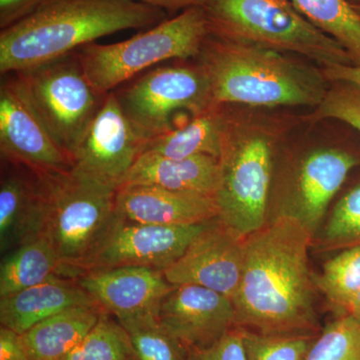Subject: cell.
Listing matches in <instances>:
<instances>
[{"instance_id": "ffe728a7", "label": "cell", "mask_w": 360, "mask_h": 360, "mask_svg": "<svg viewBox=\"0 0 360 360\" xmlns=\"http://www.w3.org/2000/svg\"><path fill=\"white\" fill-rule=\"evenodd\" d=\"M219 184V158L196 155L172 160L143 153L125 175L120 186H153L214 196Z\"/></svg>"}, {"instance_id": "7c38bea8", "label": "cell", "mask_w": 360, "mask_h": 360, "mask_svg": "<svg viewBox=\"0 0 360 360\" xmlns=\"http://www.w3.org/2000/svg\"><path fill=\"white\" fill-rule=\"evenodd\" d=\"M0 153L35 174L70 172L73 161L40 122L14 75L0 85Z\"/></svg>"}, {"instance_id": "3957f363", "label": "cell", "mask_w": 360, "mask_h": 360, "mask_svg": "<svg viewBox=\"0 0 360 360\" xmlns=\"http://www.w3.org/2000/svg\"><path fill=\"white\" fill-rule=\"evenodd\" d=\"M198 63L208 79L213 103L221 105L316 108L330 82L321 68L259 45L210 35Z\"/></svg>"}, {"instance_id": "5bb4252c", "label": "cell", "mask_w": 360, "mask_h": 360, "mask_svg": "<svg viewBox=\"0 0 360 360\" xmlns=\"http://www.w3.org/2000/svg\"><path fill=\"white\" fill-rule=\"evenodd\" d=\"M156 314L187 352L210 347L236 328L231 298L200 285H175L161 300Z\"/></svg>"}, {"instance_id": "6da1fadb", "label": "cell", "mask_w": 360, "mask_h": 360, "mask_svg": "<svg viewBox=\"0 0 360 360\" xmlns=\"http://www.w3.org/2000/svg\"><path fill=\"white\" fill-rule=\"evenodd\" d=\"M314 232L293 213L278 215L245 238L236 295V326L269 335H319L309 250Z\"/></svg>"}, {"instance_id": "52a82bcc", "label": "cell", "mask_w": 360, "mask_h": 360, "mask_svg": "<svg viewBox=\"0 0 360 360\" xmlns=\"http://www.w3.org/2000/svg\"><path fill=\"white\" fill-rule=\"evenodd\" d=\"M37 174L45 198L42 236L77 278L82 264L115 219L117 188L73 170Z\"/></svg>"}, {"instance_id": "1f68e13d", "label": "cell", "mask_w": 360, "mask_h": 360, "mask_svg": "<svg viewBox=\"0 0 360 360\" xmlns=\"http://www.w3.org/2000/svg\"><path fill=\"white\" fill-rule=\"evenodd\" d=\"M187 360H248L243 330L231 328L210 347L187 352Z\"/></svg>"}, {"instance_id": "d6a6232c", "label": "cell", "mask_w": 360, "mask_h": 360, "mask_svg": "<svg viewBox=\"0 0 360 360\" xmlns=\"http://www.w3.org/2000/svg\"><path fill=\"white\" fill-rule=\"evenodd\" d=\"M47 0H0V28L6 30L23 20Z\"/></svg>"}, {"instance_id": "4dcf8cb0", "label": "cell", "mask_w": 360, "mask_h": 360, "mask_svg": "<svg viewBox=\"0 0 360 360\" xmlns=\"http://www.w3.org/2000/svg\"><path fill=\"white\" fill-rule=\"evenodd\" d=\"M309 120H335L360 134V86L347 82H330L328 94Z\"/></svg>"}, {"instance_id": "d4e9b609", "label": "cell", "mask_w": 360, "mask_h": 360, "mask_svg": "<svg viewBox=\"0 0 360 360\" xmlns=\"http://www.w3.org/2000/svg\"><path fill=\"white\" fill-rule=\"evenodd\" d=\"M314 281L331 309L338 316L347 314L350 303L360 291V245L343 250L326 262Z\"/></svg>"}, {"instance_id": "ac0fdd59", "label": "cell", "mask_w": 360, "mask_h": 360, "mask_svg": "<svg viewBox=\"0 0 360 360\" xmlns=\"http://www.w3.org/2000/svg\"><path fill=\"white\" fill-rule=\"evenodd\" d=\"M45 198L39 176L28 169L2 174L0 184V251L4 255L44 234Z\"/></svg>"}, {"instance_id": "8d00e7d4", "label": "cell", "mask_w": 360, "mask_h": 360, "mask_svg": "<svg viewBox=\"0 0 360 360\" xmlns=\"http://www.w3.org/2000/svg\"><path fill=\"white\" fill-rule=\"evenodd\" d=\"M347 314L354 315L356 319H360V291L359 295L355 296L354 300L350 303L348 307Z\"/></svg>"}, {"instance_id": "2e32d148", "label": "cell", "mask_w": 360, "mask_h": 360, "mask_svg": "<svg viewBox=\"0 0 360 360\" xmlns=\"http://www.w3.org/2000/svg\"><path fill=\"white\" fill-rule=\"evenodd\" d=\"M116 213L137 224L180 226L205 224L219 217L214 196L170 191L153 186H120Z\"/></svg>"}, {"instance_id": "83f0119b", "label": "cell", "mask_w": 360, "mask_h": 360, "mask_svg": "<svg viewBox=\"0 0 360 360\" xmlns=\"http://www.w3.org/2000/svg\"><path fill=\"white\" fill-rule=\"evenodd\" d=\"M305 360H360V319L338 316L316 336Z\"/></svg>"}, {"instance_id": "9c48e42d", "label": "cell", "mask_w": 360, "mask_h": 360, "mask_svg": "<svg viewBox=\"0 0 360 360\" xmlns=\"http://www.w3.org/2000/svg\"><path fill=\"white\" fill-rule=\"evenodd\" d=\"M115 94L123 113L148 141L174 129L175 111L198 115L215 104L210 79L198 63L161 66Z\"/></svg>"}, {"instance_id": "e575fe53", "label": "cell", "mask_w": 360, "mask_h": 360, "mask_svg": "<svg viewBox=\"0 0 360 360\" xmlns=\"http://www.w3.org/2000/svg\"><path fill=\"white\" fill-rule=\"evenodd\" d=\"M328 82H347L360 86V66L333 65L322 68Z\"/></svg>"}, {"instance_id": "9a60e30c", "label": "cell", "mask_w": 360, "mask_h": 360, "mask_svg": "<svg viewBox=\"0 0 360 360\" xmlns=\"http://www.w3.org/2000/svg\"><path fill=\"white\" fill-rule=\"evenodd\" d=\"M75 281L116 319L158 311L161 300L175 286L168 283L162 270L144 266L86 270Z\"/></svg>"}, {"instance_id": "f1b7e54d", "label": "cell", "mask_w": 360, "mask_h": 360, "mask_svg": "<svg viewBox=\"0 0 360 360\" xmlns=\"http://www.w3.org/2000/svg\"><path fill=\"white\" fill-rule=\"evenodd\" d=\"M360 245V182L336 203L321 238L322 250H347Z\"/></svg>"}, {"instance_id": "484cf974", "label": "cell", "mask_w": 360, "mask_h": 360, "mask_svg": "<svg viewBox=\"0 0 360 360\" xmlns=\"http://www.w3.org/2000/svg\"><path fill=\"white\" fill-rule=\"evenodd\" d=\"M139 360H187L186 348L163 328L156 311L117 319Z\"/></svg>"}, {"instance_id": "8992f818", "label": "cell", "mask_w": 360, "mask_h": 360, "mask_svg": "<svg viewBox=\"0 0 360 360\" xmlns=\"http://www.w3.org/2000/svg\"><path fill=\"white\" fill-rule=\"evenodd\" d=\"M210 35L203 7H191L124 41L94 42L77 52L90 84L101 96H108L158 63L170 59L198 58Z\"/></svg>"}, {"instance_id": "8fae6325", "label": "cell", "mask_w": 360, "mask_h": 360, "mask_svg": "<svg viewBox=\"0 0 360 360\" xmlns=\"http://www.w3.org/2000/svg\"><path fill=\"white\" fill-rule=\"evenodd\" d=\"M148 142L123 113L115 91L110 92L73 158L72 170L118 189Z\"/></svg>"}, {"instance_id": "30bf717a", "label": "cell", "mask_w": 360, "mask_h": 360, "mask_svg": "<svg viewBox=\"0 0 360 360\" xmlns=\"http://www.w3.org/2000/svg\"><path fill=\"white\" fill-rule=\"evenodd\" d=\"M207 222L165 226L137 224L116 214L110 229L82 264V271L120 266H144L165 271L182 257Z\"/></svg>"}, {"instance_id": "cb8c5ba5", "label": "cell", "mask_w": 360, "mask_h": 360, "mask_svg": "<svg viewBox=\"0 0 360 360\" xmlns=\"http://www.w3.org/2000/svg\"><path fill=\"white\" fill-rule=\"evenodd\" d=\"M297 11L347 51L360 66V16L347 0H291Z\"/></svg>"}, {"instance_id": "d590c367", "label": "cell", "mask_w": 360, "mask_h": 360, "mask_svg": "<svg viewBox=\"0 0 360 360\" xmlns=\"http://www.w3.org/2000/svg\"><path fill=\"white\" fill-rule=\"evenodd\" d=\"M135 1L142 2V4H148L153 7L162 9L165 11H186L191 7L205 6L206 0H135Z\"/></svg>"}, {"instance_id": "4316f807", "label": "cell", "mask_w": 360, "mask_h": 360, "mask_svg": "<svg viewBox=\"0 0 360 360\" xmlns=\"http://www.w3.org/2000/svg\"><path fill=\"white\" fill-rule=\"evenodd\" d=\"M65 360H139L127 331L103 311L94 328Z\"/></svg>"}, {"instance_id": "7a4b0ae2", "label": "cell", "mask_w": 360, "mask_h": 360, "mask_svg": "<svg viewBox=\"0 0 360 360\" xmlns=\"http://www.w3.org/2000/svg\"><path fill=\"white\" fill-rule=\"evenodd\" d=\"M167 20L162 9L135 0H47L0 32V73L44 65L106 35Z\"/></svg>"}, {"instance_id": "e0dca14e", "label": "cell", "mask_w": 360, "mask_h": 360, "mask_svg": "<svg viewBox=\"0 0 360 360\" xmlns=\"http://www.w3.org/2000/svg\"><path fill=\"white\" fill-rule=\"evenodd\" d=\"M359 165V156L345 149H319L310 153L298 172L293 214L314 232L349 172Z\"/></svg>"}, {"instance_id": "d6986e66", "label": "cell", "mask_w": 360, "mask_h": 360, "mask_svg": "<svg viewBox=\"0 0 360 360\" xmlns=\"http://www.w3.org/2000/svg\"><path fill=\"white\" fill-rule=\"evenodd\" d=\"M97 305L75 279L54 277L0 297L1 326L23 335L35 324L71 307Z\"/></svg>"}, {"instance_id": "836d02e7", "label": "cell", "mask_w": 360, "mask_h": 360, "mask_svg": "<svg viewBox=\"0 0 360 360\" xmlns=\"http://www.w3.org/2000/svg\"><path fill=\"white\" fill-rule=\"evenodd\" d=\"M0 360H30L21 335L4 326L0 328Z\"/></svg>"}, {"instance_id": "f546056e", "label": "cell", "mask_w": 360, "mask_h": 360, "mask_svg": "<svg viewBox=\"0 0 360 360\" xmlns=\"http://www.w3.org/2000/svg\"><path fill=\"white\" fill-rule=\"evenodd\" d=\"M241 330L248 360H305L317 336L269 335Z\"/></svg>"}, {"instance_id": "44dd1931", "label": "cell", "mask_w": 360, "mask_h": 360, "mask_svg": "<svg viewBox=\"0 0 360 360\" xmlns=\"http://www.w3.org/2000/svg\"><path fill=\"white\" fill-rule=\"evenodd\" d=\"M103 312L98 305H82L35 324L20 335L30 359L65 360L94 328Z\"/></svg>"}, {"instance_id": "f35d334b", "label": "cell", "mask_w": 360, "mask_h": 360, "mask_svg": "<svg viewBox=\"0 0 360 360\" xmlns=\"http://www.w3.org/2000/svg\"><path fill=\"white\" fill-rule=\"evenodd\" d=\"M355 11H356L357 14L360 16V6H354Z\"/></svg>"}, {"instance_id": "5b68a950", "label": "cell", "mask_w": 360, "mask_h": 360, "mask_svg": "<svg viewBox=\"0 0 360 360\" xmlns=\"http://www.w3.org/2000/svg\"><path fill=\"white\" fill-rule=\"evenodd\" d=\"M202 7L212 37L297 54L321 68L354 65L347 51L291 0H206Z\"/></svg>"}, {"instance_id": "74e56055", "label": "cell", "mask_w": 360, "mask_h": 360, "mask_svg": "<svg viewBox=\"0 0 360 360\" xmlns=\"http://www.w3.org/2000/svg\"><path fill=\"white\" fill-rule=\"evenodd\" d=\"M352 6H360V0H347Z\"/></svg>"}, {"instance_id": "7402d4cb", "label": "cell", "mask_w": 360, "mask_h": 360, "mask_svg": "<svg viewBox=\"0 0 360 360\" xmlns=\"http://www.w3.org/2000/svg\"><path fill=\"white\" fill-rule=\"evenodd\" d=\"M54 277L75 279L58 252L41 236L6 253L0 265V297L14 295Z\"/></svg>"}, {"instance_id": "277c9868", "label": "cell", "mask_w": 360, "mask_h": 360, "mask_svg": "<svg viewBox=\"0 0 360 360\" xmlns=\"http://www.w3.org/2000/svg\"><path fill=\"white\" fill-rule=\"evenodd\" d=\"M278 127L277 123L224 105L219 184L214 198L219 219L243 238L267 222Z\"/></svg>"}, {"instance_id": "4fadbf2b", "label": "cell", "mask_w": 360, "mask_h": 360, "mask_svg": "<svg viewBox=\"0 0 360 360\" xmlns=\"http://www.w3.org/2000/svg\"><path fill=\"white\" fill-rule=\"evenodd\" d=\"M245 262V238L217 217L194 236L186 252L165 269L174 285H200L233 297Z\"/></svg>"}, {"instance_id": "603a6c76", "label": "cell", "mask_w": 360, "mask_h": 360, "mask_svg": "<svg viewBox=\"0 0 360 360\" xmlns=\"http://www.w3.org/2000/svg\"><path fill=\"white\" fill-rule=\"evenodd\" d=\"M224 123V105L214 104L200 115H193L184 127L150 139L143 153L172 160L196 155L219 158Z\"/></svg>"}, {"instance_id": "ba28073f", "label": "cell", "mask_w": 360, "mask_h": 360, "mask_svg": "<svg viewBox=\"0 0 360 360\" xmlns=\"http://www.w3.org/2000/svg\"><path fill=\"white\" fill-rule=\"evenodd\" d=\"M11 75L53 141L73 161L106 96L90 84L77 52Z\"/></svg>"}]
</instances>
